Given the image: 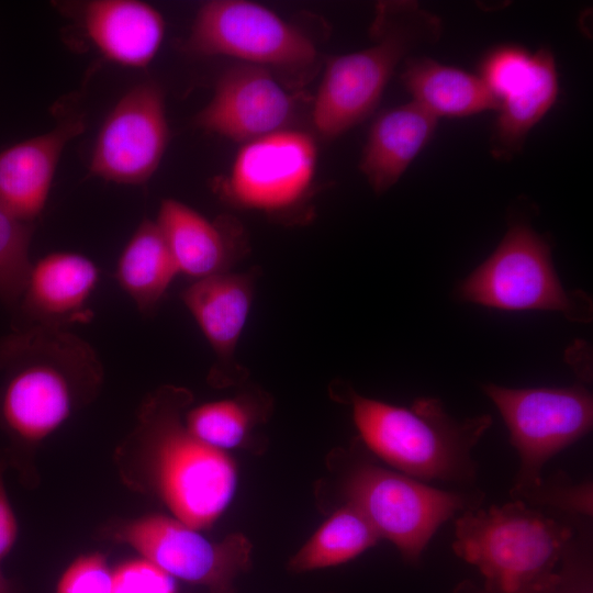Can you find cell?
<instances>
[{
    "mask_svg": "<svg viewBox=\"0 0 593 593\" xmlns=\"http://www.w3.org/2000/svg\"><path fill=\"white\" fill-rule=\"evenodd\" d=\"M0 419L9 433L38 443L98 390L103 369L93 347L64 328L26 326L0 340Z\"/></svg>",
    "mask_w": 593,
    "mask_h": 593,
    "instance_id": "1",
    "label": "cell"
},
{
    "mask_svg": "<svg viewBox=\"0 0 593 593\" xmlns=\"http://www.w3.org/2000/svg\"><path fill=\"white\" fill-rule=\"evenodd\" d=\"M192 393L163 385L143 402L132 439L144 454L156 493L175 518L193 529L210 527L232 501L237 471L224 450L197 438L182 418Z\"/></svg>",
    "mask_w": 593,
    "mask_h": 593,
    "instance_id": "2",
    "label": "cell"
},
{
    "mask_svg": "<svg viewBox=\"0 0 593 593\" xmlns=\"http://www.w3.org/2000/svg\"><path fill=\"white\" fill-rule=\"evenodd\" d=\"M572 536L570 527L514 500L465 511L452 548L479 569L489 593H553Z\"/></svg>",
    "mask_w": 593,
    "mask_h": 593,
    "instance_id": "3",
    "label": "cell"
},
{
    "mask_svg": "<svg viewBox=\"0 0 593 593\" xmlns=\"http://www.w3.org/2000/svg\"><path fill=\"white\" fill-rule=\"evenodd\" d=\"M353 419L367 447L399 472L421 480L471 482V451L492 424L490 415L457 419L433 398L399 406L350 393Z\"/></svg>",
    "mask_w": 593,
    "mask_h": 593,
    "instance_id": "4",
    "label": "cell"
},
{
    "mask_svg": "<svg viewBox=\"0 0 593 593\" xmlns=\"http://www.w3.org/2000/svg\"><path fill=\"white\" fill-rule=\"evenodd\" d=\"M441 32L440 19L414 1L380 3L371 27L374 43L326 63L312 110L317 133L334 138L362 122L396 65L413 48L437 42Z\"/></svg>",
    "mask_w": 593,
    "mask_h": 593,
    "instance_id": "5",
    "label": "cell"
},
{
    "mask_svg": "<svg viewBox=\"0 0 593 593\" xmlns=\"http://www.w3.org/2000/svg\"><path fill=\"white\" fill-rule=\"evenodd\" d=\"M346 503L358 508L381 538L415 562L437 529L459 511L475 508L482 494L446 491L369 462L345 475Z\"/></svg>",
    "mask_w": 593,
    "mask_h": 593,
    "instance_id": "6",
    "label": "cell"
},
{
    "mask_svg": "<svg viewBox=\"0 0 593 593\" xmlns=\"http://www.w3.org/2000/svg\"><path fill=\"white\" fill-rule=\"evenodd\" d=\"M465 301L506 311L547 310L586 322L592 305L582 292H568L552 265L549 244L529 225H512L494 253L460 282Z\"/></svg>",
    "mask_w": 593,
    "mask_h": 593,
    "instance_id": "7",
    "label": "cell"
},
{
    "mask_svg": "<svg viewBox=\"0 0 593 593\" xmlns=\"http://www.w3.org/2000/svg\"><path fill=\"white\" fill-rule=\"evenodd\" d=\"M502 415L510 441L519 456L511 490L519 500L541 480L544 466L558 452L586 435L593 423L591 393L582 385L512 389L482 387Z\"/></svg>",
    "mask_w": 593,
    "mask_h": 593,
    "instance_id": "8",
    "label": "cell"
},
{
    "mask_svg": "<svg viewBox=\"0 0 593 593\" xmlns=\"http://www.w3.org/2000/svg\"><path fill=\"white\" fill-rule=\"evenodd\" d=\"M186 48L286 71L309 69L317 59L313 42L301 30L247 0H213L201 5Z\"/></svg>",
    "mask_w": 593,
    "mask_h": 593,
    "instance_id": "9",
    "label": "cell"
},
{
    "mask_svg": "<svg viewBox=\"0 0 593 593\" xmlns=\"http://www.w3.org/2000/svg\"><path fill=\"white\" fill-rule=\"evenodd\" d=\"M113 537L171 577L236 593L235 581L250 564L253 545L243 534L212 541L175 517L146 515L119 525Z\"/></svg>",
    "mask_w": 593,
    "mask_h": 593,
    "instance_id": "10",
    "label": "cell"
},
{
    "mask_svg": "<svg viewBox=\"0 0 593 593\" xmlns=\"http://www.w3.org/2000/svg\"><path fill=\"white\" fill-rule=\"evenodd\" d=\"M316 160L314 138L286 128L245 143L217 188L228 202L243 209L287 215L304 204Z\"/></svg>",
    "mask_w": 593,
    "mask_h": 593,
    "instance_id": "11",
    "label": "cell"
},
{
    "mask_svg": "<svg viewBox=\"0 0 593 593\" xmlns=\"http://www.w3.org/2000/svg\"><path fill=\"white\" fill-rule=\"evenodd\" d=\"M169 142L161 88L143 82L105 118L90 160L91 175L120 184H143L157 170Z\"/></svg>",
    "mask_w": 593,
    "mask_h": 593,
    "instance_id": "12",
    "label": "cell"
},
{
    "mask_svg": "<svg viewBox=\"0 0 593 593\" xmlns=\"http://www.w3.org/2000/svg\"><path fill=\"white\" fill-rule=\"evenodd\" d=\"M293 111L291 94L270 69L242 63L222 74L194 122L206 132L247 143L286 130Z\"/></svg>",
    "mask_w": 593,
    "mask_h": 593,
    "instance_id": "13",
    "label": "cell"
},
{
    "mask_svg": "<svg viewBox=\"0 0 593 593\" xmlns=\"http://www.w3.org/2000/svg\"><path fill=\"white\" fill-rule=\"evenodd\" d=\"M258 276V269L230 271L192 281L181 292L184 306L215 355L211 377L217 383L236 381L245 376L235 353L253 306Z\"/></svg>",
    "mask_w": 593,
    "mask_h": 593,
    "instance_id": "14",
    "label": "cell"
},
{
    "mask_svg": "<svg viewBox=\"0 0 593 593\" xmlns=\"http://www.w3.org/2000/svg\"><path fill=\"white\" fill-rule=\"evenodd\" d=\"M156 223L179 273L192 281L230 272L249 253L245 228L232 215L210 221L178 200L165 199Z\"/></svg>",
    "mask_w": 593,
    "mask_h": 593,
    "instance_id": "15",
    "label": "cell"
},
{
    "mask_svg": "<svg viewBox=\"0 0 593 593\" xmlns=\"http://www.w3.org/2000/svg\"><path fill=\"white\" fill-rule=\"evenodd\" d=\"M98 280V267L81 254L56 251L38 259L19 301L27 326L68 329L91 321L86 304Z\"/></svg>",
    "mask_w": 593,
    "mask_h": 593,
    "instance_id": "16",
    "label": "cell"
},
{
    "mask_svg": "<svg viewBox=\"0 0 593 593\" xmlns=\"http://www.w3.org/2000/svg\"><path fill=\"white\" fill-rule=\"evenodd\" d=\"M83 130L82 119H70L0 152V208L32 223L46 204L64 148Z\"/></svg>",
    "mask_w": 593,
    "mask_h": 593,
    "instance_id": "17",
    "label": "cell"
},
{
    "mask_svg": "<svg viewBox=\"0 0 593 593\" xmlns=\"http://www.w3.org/2000/svg\"><path fill=\"white\" fill-rule=\"evenodd\" d=\"M83 25L104 57L133 68H144L154 59L166 30L161 13L138 0L90 1Z\"/></svg>",
    "mask_w": 593,
    "mask_h": 593,
    "instance_id": "18",
    "label": "cell"
},
{
    "mask_svg": "<svg viewBox=\"0 0 593 593\" xmlns=\"http://www.w3.org/2000/svg\"><path fill=\"white\" fill-rule=\"evenodd\" d=\"M437 118L415 102L381 113L372 123L359 163L377 193L389 190L432 138Z\"/></svg>",
    "mask_w": 593,
    "mask_h": 593,
    "instance_id": "19",
    "label": "cell"
},
{
    "mask_svg": "<svg viewBox=\"0 0 593 593\" xmlns=\"http://www.w3.org/2000/svg\"><path fill=\"white\" fill-rule=\"evenodd\" d=\"M401 79L412 101L437 119L499 108L497 100L480 77L430 58L407 59Z\"/></svg>",
    "mask_w": 593,
    "mask_h": 593,
    "instance_id": "20",
    "label": "cell"
},
{
    "mask_svg": "<svg viewBox=\"0 0 593 593\" xmlns=\"http://www.w3.org/2000/svg\"><path fill=\"white\" fill-rule=\"evenodd\" d=\"M558 94V79L552 53L541 48L533 55L529 74L500 101L499 116L491 137L496 158L518 153L530 128L547 113Z\"/></svg>",
    "mask_w": 593,
    "mask_h": 593,
    "instance_id": "21",
    "label": "cell"
},
{
    "mask_svg": "<svg viewBox=\"0 0 593 593\" xmlns=\"http://www.w3.org/2000/svg\"><path fill=\"white\" fill-rule=\"evenodd\" d=\"M179 275L156 223L145 219L119 258L115 278L143 314L152 313Z\"/></svg>",
    "mask_w": 593,
    "mask_h": 593,
    "instance_id": "22",
    "label": "cell"
},
{
    "mask_svg": "<svg viewBox=\"0 0 593 593\" xmlns=\"http://www.w3.org/2000/svg\"><path fill=\"white\" fill-rule=\"evenodd\" d=\"M381 539L365 515L349 503L335 511L290 559L293 572L345 563Z\"/></svg>",
    "mask_w": 593,
    "mask_h": 593,
    "instance_id": "23",
    "label": "cell"
},
{
    "mask_svg": "<svg viewBox=\"0 0 593 593\" xmlns=\"http://www.w3.org/2000/svg\"><path fill=\"white\" fill-rule=\"evenodd\" d=\"M268 410V402L253 393L204 403L186 414L187 428L205 444L226 450L242 446Z\"/></svg>",
    "mask_w": 593,
    "mask_h": 593,
    "instance_id": "24",
    "label": "cell"
},
{
    "mask_svg": "<svg viewBox=\"0 0 593 593\" xmlns=\"http://www.w3.org/2000/svg\"><path fill=\"white\" fill-rule=\"evenodd\" d=\"M33 224L0 208V299L18 304L32 268L29 250Z\"/></svg>",
    "mask_w": 593,
    "mask_h": 593,
    "instance_id": "25",
    "label": "cell"
},
{
    "mask_svg": "<svg viewBox=\"0 0 593 593\" xmlns=\"http://www.w3.org/2000/svg\"><path fill=\"white\" fill-rule=\"evenodd\" d=\"M592 494L591 482L577 483L564 473L558 472L548 479L541 478L540 482L519 500L592 516Z\"/></svg>",
    "mask_w": 593,
    "mask_h": 593,
    "instance_id": "26",
    "label": "cell"
},
{
    "mask_svg": "<svg viewBox=\"0 0 593 593\" xmlns=\"http://www.w3.org/2000/svg\"><path fill=\"white\" fill-rule=\"evenodd\" d=\"M533 55L514 46L493 51L483 61L480 78L497 102L530 71Z\"/></svg>",
    "mask_w": 593,
    "mask_h": 593,
    "instance_id": "27",
    "label": "cell"
},
{
    "mask_svg": "<svg viewBox=\"0 0 593 593\" xmlns=\"http://www.w3.org/2000/svg\"><path fill=\"white\" fill-rule=\"evenodd\" d=\"M111 593H175V583L171 575L143 558L112 572Z\"/></svg>",
    "mask_w": 593,
    "mask_h": 593,
    "instance_id": "28",
    "label": "cell"
},
{
    "mask_svg": "<svg viewBox=\"0 0 593 593\" xmlns=\"http://www.w3.org/2000/svg\"><path fill=\"white\" fill-rule=\"evenodd\" d=\"M112 572L101 553L78 557L61 574L56 593H111Z\"/></svg>",
    "mask_w": 593,
    "mask_h": 593,
    "instance_id": "29",
    "label": "cell"
},
{
    "mask_svg": "<svg viewBox=\"0 0 593 593\" xmlns=\"http://www.w3.org/2000/svg\"><path fill=\"white\" fill-rule=\"evenodd\" d=\"M9 456L0 451V561L9 553L15 542L18 524L4 489L3 474Z\"/></svg>",
    "mask_w": 593,
    "mask_h": 593,
    "instance_id": "30",
    "label": "cell"
},
{
    "mask_svg": "<svg viewBox=\"0 0 593 593\" xmlns=\"http://www.w3.org/2000/svg\"><path fill=\"white\" fill-rule=\"evenodd\" d=\"M0 593H10V586L0 571Z\"/></svg>",
    "mask_w": 593,
    "mask_h": 593,
    "instance_id": "31",
    "label": "cell"
},
{
    "mask_svg": "<svg viewBox=\"0 0 593 593\" xmlns=\"http://www.w3.org/2000/svg\"><path fill=\"white\" fill-rule=\"evenodd\" d=\"M556 593H559L558 588L556 590ZM568 593H591L589 590V586L585 585L584 588H574L573 591H569Z\"/></svg>",
    "mask_w": 593,
    "mask_h": 593,
    "instance_id": "32",
    "label": "cell"
}]
</instances>
